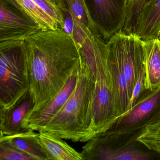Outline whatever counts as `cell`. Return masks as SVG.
Returning <instances> with one entry per match:
<instances>
[{
    "mask_svg": "<svg viewBox=\"0 0 160 160\" xmlns=\"http://www.w3.org/2000/svg\"><path fill=\"white\" fill-rule=\"evenodd\" d=\"M65 12L72 20L73 36L79 42L94 32H100L91 17L86 0H60Z\"/></svg>",
    "mask_w": 160,
    "mask_h": 160,
    "instance_id": "7c38bea8",
    "label": "cell"
},
{
    "mask_svg": "<svg viewBox=\"0 0 160 160\" xmlns=\"http://www.w3.org/2000/svg\"><path fill=\"white\" fill-rule=\"evenodd\" d=\"M80 64V62L72 75L50 101L42 107L30 111L27 115L23 122L24 129H32L40 132L59 111L67 102L76 86Z\"/></svg>",
    "mask_w": 160,
    "mask_h": 160,
    "instance_id": "ba28073f",
    "label": "cell"
},
{
    "mask_svg": "<svg viewBox=\"0 0 160 160\" xmlns=\"http://www.w3.org/2000/svg\"><path fill=\"white\" fill-rule=\"evenodd\" d=\"M160 32V0H152L142 9L134 34L143 42L159 38Z\"/></svg>",
    "mask_w": 160,
    "mask_h": 160,
    "instance_id": "9a60e30c",
    "label": "cell"
},
{
    "mask_svg": "<svg viewBox=\"0 0 160 160\" xmlns=\"http://www.w3.org/2000/svg\"><path fill=\"white\" fill-rule=\"evenodd\" d=\"M144 87L151 92L160 89V38L143 41Z\"/></svg>",
    "mask_w": 160,
    "mask_h": 160,
    "instance_id": "4fadbf2b",
    "label": "cell"
},
{
    "mask_svg": "<svg viewBox=\"0 0 160 160\" xmlns=\"http://www.w3.org/2000/svg\"><path fill=\"white\" fill-rule=\"evenodd\" d=\"M21 10L42 30H64V6L60 0H15Z\"/></svg>",
    "mask_w": 160,
    "mask_h": 160,
    "instance_id": "52a82bcc",
    "label": "cell"
},
{
    "mask_svg": "<svg viewBox=\"0 0 160 160\" xmlns=\"http://www.w3.org/2000/svg\"><path fill=\"white\" fill-rule=\"evenodd\" d=\"M79 50L95 83L89 129L90 140L107 132L118 118L115 110L114 82L107 42L103 39L88 41Z\"/></svg>",
    "mask_w": 160,
    "mask_h": 160,
    "instance_id": "7a4b0ae2",
    "label": "cell"
},
{
    "mask_svg": "<svg viewBox=\"0 0 160 160\" xmlns=\"http://www.w3.org/2000/svg\"><path fill=\"white\" fill-rule=\"evenodd\" d=\"M159 38H160V33H159Z\"/></svg>",
    "mask_w": 160,
    "mask_h": 160,
    "instance_id": "7402d4cb",
    "label": "cell"
},
{
    "mask_svg": "<svg viewBox=\"0 0 160 160\" xmlns=\"http://www.w3.org/2000/svg\"><path fill=\"white\" fill-rule=\"evenodd\" d=\"M25 43L32 111L58 92L78 67L81 56L73 36L62 29L40 31Z\"/></svg>",
    "mask_w": 160,
    "mask_h": 160,
    "instance_id": "6da1fadb",
    "label": "cell"
},
{
    "mask_svg": "<svg viewBox=\"0 0 160 160\" xmlns=\"http://www.w3.org/2000/svg\"><path fill=\"white\" fill-rule=\"evenodd\" d=\"M137 140L150 150L160 153V116L145 125Z\"/></svg>",
    "mask_w": 160,
    "mask_h": 160,
    "instance_id": "ac0fdd59",
    "label": "cell"
},
{
    "mask_svg": "<svg viewBox=\"0 0 160 160\" xmlns=\"http://www.w3.org/2000/svg\"><path fill=\"white\" fill-rule=\"evenodd\" d=\"M91 17L106 42L124 28L126 0H86Z\"/></svg>",
    "mask_w": 160,
    "mask_h": 160,
    "instance_id": "8992f818",
    "label": "cell"
},
{
    "mask_svg": "<svg viewBox=\"0 0 160 160\" xmlns=\"http://www.w3.org/2000/svg\"><path fill=\"white\" fill-rule=\"evenodd\" d=\"M0 141L33 157L35 160H51L50 155L38 141V133L32 129L9 136H0Z\"/></svg>",
    "mask_w": 160,
    "mask_h": 160,
    "instance_id": "5bb4252c",
    "label": "cell"
},
{
    "mask_svg": "<svg viewBox=\"0 0 160 160\" xmlns=\"http://www.w3.org/2000/svg\"><path fill=\"white\" fill-rule=\"evenodd\" d=\"M107 45L108 61L113 74L115 110L119 119L125 113L131 95L118 48L111 38L107 42Z\"/></svg>",
    "mask_w": 160,
    "mask_h": 160,
    "instance_id": "30bf717a",
    "label": "cell"
},
{
    "mask_svg": "<svg viewBox=\"0 0 160 160\" xmlns=\"http://www.w3.org/2000/svg\"><path fill=\"white\" fill-rule=\"evenodd\" d=\"M30 85L25 41L0 46V108L13 104Z\"/></svg>",
    "mask_w": 160,
    "mask_h": 160,
    "instance_id": "277c9868",
    "label": "cell"
},
{
    "mask_svg": "<svg viewBox=\"0 0 160 160\" xmlns=\"http://www.w3.org/2000/svg\"><path fill=\"white\" fill-rule=\"evenodd\" d=\"M152 0H126V18L122 31L134 34L138 17L144 6Z\"/></svg>",
    "mask_w": 160,
    "mask_h": 160,
    "instance_id": "d6986e66",
    "label": "cell"
},
{
    "mask_svg": "<svg viewBox=\"0 0 160 160\" xmlns=\"http://www.w3.org/2000/svg\"><path fill=\"white\" fill-rule=\"evenodd\" d=\"M160 102V89H158L138 100L129 111L119 119V122L125 127L134 126L152 113Z\"/></svg>",
    "mask_w": 160,
    "mask_h": 160,
    "instance_id": "e0dca14e",
    "label": "cell"
},
{
    "mask_svg": "<svg viewBox=\"0 0 160 160\" xmlns=\"http://www.w3.org/2000/svg\"><path fill=\"white\" fill-rule=\"evenodd\" d=\"M144 78H145V73H144V67H143L140 71L139 76L133 90L132 92L129 103L126 108L125 113L129 111L137 102L142 92L145 89V87H144Z\"/></svg>",
    "mask_w": 160,
    "mask_h": 160,
    "instance_id": "44dd1931",
    "label": "cell"
},
{
    "mask_svg": "<svg viewBox=\"0 0 160 160\" xmlns=\"http://www.w3.org/2000/svg\"><path fill=\"white\" fill-rule=\"evenodd\" d=\"M34 108L29 89L8 108H0L1 136L15 134L24 131L23 122Z\"/></svg>",
    "mask_w": 160,
    "mask_h": 160,
    "instance_id": "8fae6325",
    "label": "cell"
},
{
    "mask_svg": "<svg viewBox=\"0 0 160 160\" xmlns=\"http://www.w3.org/2000/svg\"><path fill=\"white\" fill-rule=\"evenodd\" d=\"M94 87L90 69L81 57L73 92L59 111L40 131L55 134L73 142H88Z\"/></svg>",
    "mask_w": 160,
    "mask_h": 160,
    "instance_id": "3957f363",
    "label": "cell"
},
{
    "mask_svg": "<svg viewBox=\"0 0 160 160\" xmlns=\"http://www.w3.org/2000/svg\"><path fill=\"white\" fill-rule=\"evenodd\" d=\"M84 160H148L151 156L144 152L132 148L115 149L100 136L87 142L81 152Z\"/></svg>",
    "mask_w": 160,
    "mask_h": 160,
    "instance_id": "9c48e42d",
    "label": "cell"
},
{
    "mask_svg": "<svg viewBox=\"0 0 160 160\" xmlns=\"http://www.w3.org/2000/svg\"><path fill=\"white\" fill-rule=\"evenodd\" d=\"M41 30L15 0H0V46L25 41Z\"/></svg>",
    "mask_w": 160,
    "mask_h": 160,
    "instance_id": "5b68a950",
    "label": "cell"
},
{
    "mask_svg": "<svg viewBox=\"0 0 160 160\" xmlns=\"http://www.w3.org/2000/svg\"><path fill=\"white\" fill-rule=\"evenodd\" d=\"M58 135L40 131L38 141L51 158V160H84L78 152Z\"/></svg>",
    "mask_w": 160,
    "mask_h": 160,
    "instance_id": "2e32d148",
    "label": "cell"
},
{
    "mask_svg": "<svg viewBox=\"0 0 160 160\" xmlns=\"http://www.w3.org/2000/svg\"><path fill=\"white\" fill-rule=\"evenodd\" d=\"M0 160H35V159L2 141H0Z\"/></svg>",
    "mask_w": 160,
    "mask_h": 160,
    "instance_id": "ffe728a7",
    "label": "cell"
}]
</instances>
